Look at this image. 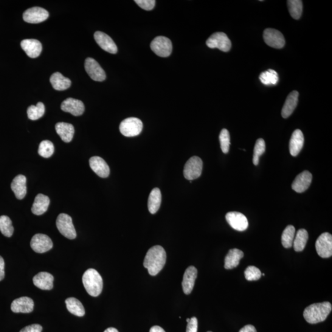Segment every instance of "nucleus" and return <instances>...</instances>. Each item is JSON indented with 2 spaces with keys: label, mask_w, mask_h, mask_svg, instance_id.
Masks as SVG:
<instances>
[{
  "label": "nucleus",
  "mask_w": 332,
  "mask_h": 332,
  "mask_svg": "<svg viewBox=\"0 0 332 332\" xmlns=\"http://www.w3.org/2000/svg\"><path fill=\"white\" fill-rule=\"evenodd\" d=\"M245 278L249 281H258L261 275L260 270L254 266L247 267L244 271Z\"/></svg>",
  "instance_id": "a19ab883"
},
{
  "label": "nucleus",
  "mask_w": 332,
  "mask_h": 332,
  "mask_svg": "<svg viewBox=\"0 0 332 332\" xmlns=\"http://www.w3.org/2000/svg\"><path fill=\"white\" fill-rule=\"evenodd\" d=\"M206 44L211 49L217 48L224 52L229 51L232 47V42L223 32L213 33L206 41Z\"/></svg>",
  "instance_id": "6e6552de"
},
{
  "label": "nucleus",
  "mask_w": 332,
  "mask_h": 332,
  "mask_svg": "<svg viewBox=\"0 0 332 332\" xmlns=\"http://www.w3.org/2000/svg\"><path fill=\"white\" fill-rule=\"evenodd\" d=\"M190 320V319H188H188H187V322H189Z\"/></svg>",
  "instance_id": "8fccbe9b"
},
{
  "label": "nucleus",
  "mask_w": 332,
  "mask_h": 332,
  "mask_svg": "<svg viewBox=\"0 0 332 332\" xmlns=\"http://www.w3.org/2000/svg\"><path fill=\"white\" fill-rule=\"evenodd\" d=\"M56 226L59 232L69 240H74L77 237V233L73 224L71 216L66 213H61L56 220Z\"/></svg>",
  "instance_id": "39448f33"
},
{
  "label": "nucleus",
  "mask_w": 332,
  "mask_h": 332,
  "mask_svg": "<svg viewBox=\"0 0 332 332\" xmlns=\"http://www.w3.org/2000/svg\"><path fill=\"white\" fill-rule=\"evenodd\" d=\"M332 306L330 302L314 303L305 308L303 316L306 321L311 324L322 322L327 319L331 311Z\"/></svg>",
  "instance_id": "f03ea898"
},
{
  "label": "nucleus",
  "mask_w": 332,
  "mask_h": 332,
  "mask_svg": "<svg viewBox=\"0 0 332 332\" xmlns=\"http://www.w3.org/2000/svg\"><path fill=\"white\" fill-rule=\"evenodd\" d=\"M0 232L6 237L10 238L13 236L14 228L9 216H0Z\"/></svg>",
  "instance_id": "c9c22d12"
},
{
  "label": "nucleus",
  "mask_w": 332,
  "mask_h": 332,
  "mask_svg": "<svg viewBox=\"0 0 332 332\" xmlns=\"http://www.w3.org/2000/svg\"><path fill=\"white\" fill-rule=\"evenodd\" d=\"M317 254L323 258L332 255V236L330 233H323L318 238L316 243Z\"/></svg>",
  "instance_id": "1a4fd4ad"
},
{
  "label": "nucleus",
  "mask_w": 332,
  "mask_h": 332,
  "mask_svg": "<svg viewBox=\"0 0 332 332\" xmlns=\"http://www.w3.org/2000/svg\"><path fill=\"white\" fill-rule=\"evenodd\" d=\"M143 129V123L139 118H126L121 123L120 131L124 136L131 137L139 136Z\"/></svg>",
  "instance_id": "20e7f679"
},
{
  "label": "nucleus",
  "mask_w": 332,
  "mask_h": 332,
  "mask_svg": "<svg viewBox=\"0 0 332 332\" xmlns=\"http://www.w3.org/2000/svg\"><path fill=\"white\" fill-rule=\"evenodd\" d=\"M266 145L263 139H259L255 143L254 156H253V163L257 165L259 163V158L265 152Z\"/></svg>",
  "instance_id": "58836bf2"
},
{
  "label": "nucleus",
  "mask_w": 332,
  "mask_h": 332,
  "mask_svg": "<svg viewBox=\"0 0 332 332\" xmlns=\"http://www.w3.org/2000/svg\"><path fill=\"white\" fill-rule=\"evenodd\" d=\"M34 302L32 298L22 297L17 298L11 303V310L15 313H30L33 310Z\"/></svg>",
  "instance_id": "2eb2a0df"
},
{
  "label": "nucleus",
  "mask_w": 332,
  "mask_h": 332,
  "mask_svg": "<svg viewBox=\"0 0 332 332\" xmlns=\"http://www.w3.org/2000/svg\"><path fill=\"white\" fill-rule=\"evenodd\" d=\"M259 78L261 83L267 86L275 85L279 81L278 73L271 69L261 73Z\"/></svg>",
  "instance_id": "72a5a7b5"
},
{
  "label": "nucleus",
  "mask_w": 332,
  "mask_h": 332,
  "mask_svg": "<svg viewBox=\"0 0 332 332\" xmlns=\"http://www.w3.org/2000/svg\"><path fill=\"white\" fill-rule=\"evenodd\" d=\"M54 277L47 272H41L35 275L33 282L36 287L44 291H49L53 288Z\"/></svg>",
  "instance_id": "5701e85b"
},
{
  "label": "nucleus",
  "mask_w": 332,
  "mask_h": 332,
  "mask_svg": "<svg viewBox=\"0 0 332 332\" xmlns=\"http://www.w3.org/2000/svg\"><path fill=\"white\" fill-rule=\"evenodd\" d=\"M197 275L198 270L195 266H191L186 269L182 284L183 291L186 295H189L193 291Z\"/></svg>",
  "instance_id": "a211bd4d"
},
{
  "label": "nucleus",
  "mask_w": 332,
  "mask_h": 332,
  "mask_svg": "<svg viewBox=\"0 0 332 332\" xmlns=\"http://www.w3.org/2000/svg\"><path fill=\"white\" fill-rule=\"evenodd\" d=\"M54 147L49 140H43L39 144L38 154L45 158H48L54 153Z\"/></svg>",
  "instance_id": "4c0bfd02"
},
{
  "label": "nucleus",
  "mask_w": 332,
  "mask_h": 332,
  "mask_svg": "<svg viewBox=\"0 0 332 332\" xmlns=\"http://www.w3.org/2000/svg\"><path fill=\"white\" fill-rule=\"evenodd\" d=\"M311 173L308 171H303V173L298 175L294 181L292 183V188L297 193H303L310 186L312 182Z\"/></svg>",
  "instance_id": "f3484780"
},
{
  "label": "nucleus",
  "mask_w": 332,
  "mask_h": 332,
  "mask_svg": "<svg viewBox=\"0 0 332 332\" xmlns=\"http://www.w3.org/2000/svg\"><path fill=\"white\" fill-rule=\"evenodd\" d=\"M262 275H263V276H264V273H263V274H262Z\"/></svg>",
  "instance_id": "3c124183"
},
{
  "label": "nucleus",
  "mask_w": 332,
  "mask_h": 332,
  "mask_svg": "<svg viewBox=\"0 0 332 332\" xmlns=\"http://www.w3.org/2000/svg\"><path fill=\"white\" fill-rule=\"evenodd\" d=\"M27 179L23 175H19L14 179L11 183V189H12L17 199H22L24 198L27 194Z\"/></svg>",
  "instance_id": "b1692460"
},
{
  "label": "nucleus",
  "mask_w": 332,
  "mask_h": 332,
  "mask_svg": "<svg viewBox=\"0 0 332 332\" xmlns=\"http://www.w3.org/2000/svg\"><path fill=\"white\" fill-rule=\"evenodd\" d=\"M56 130L64 142L69 143L72 141L75 133L74 126L67 123H58L56 125Z\"/></svg>",
  "instance_id": "bb28decb"
},
{
  "label": "nucleus",
  "mask_w": 332,
  "mask_h": 332,
  "mask_svg": "<svg viewBox=\"0 0 332 332\" xmlns=\"http://www.w3.org/2000/svg\"><path fill=\"white\" fill-rule=\"evenodd\" d=\"M166 252L160 246H154L148 250L146 254L143 266L151 275H156L161 271L166 262Z\"/></svg>",
  "instance_id": "f257e3e1"
},
{
  "label": "nucleus",
  "mask_w": 332,
  "mask_h": 332,
  "mask_svg": "<svg viewBox=\"0 0 332 332\" xmlns=\"http://www.w3.org/2000/svg\"><path fill=\"white\" fill-rule=\"evenodd\" d=\"M85 70L92 80L95 81H103L105 80V71L101 67L99 64L95 59L87 58L84 64Z\"/></svg>",
  "instance_id": "9b49d317"
},
{
  "label": "nucleus",
  "mask_w": 332,
  "mask_h": 332,
  "mask_svg": "<svg viewBox=\"0 0 332 332\" xmlns=\"http://www.w3.org/2000/svg\"><path fill=\"white\" fill-rule=\"evenodd\" d=\"M295 235V229L294 226L289 225L286 228L283 233L282 238H281L284 247L289 249L293 246Z\"/></svg>",
  "instance_id": "473e14b6"
},
{
  "label": "nucleus",
  "mask_w": 332,
  "mask_h": 332,
  "mask_svg": "<svg viewBox=\"0 0 332 332\" xmlns=\"http://www.w3.org/2000/svg\"><path fill=\"white\" fill-rule=\"evenodd\" d=\"M198 322L195 317L191 318L190 321L188 322L187 332L198 331Z\"/></svg>",
  "instance_id": "37998d69"
},
{
  "label": "nucleus",
  "mask_w": 332,
  "mask_h": 332,
  "mask_svg": "<svg viewBox=\"0 0 332 332\" xmlns=\"http://www.w3.org/2000/svg\"><path fill=\"white\" fill-rule=\"evenodd\" d=\"M49 18V13L40 7H33L25 11L23 15L25 22L30 24H39Z\"/></svg>",
  "instance_id": "9d476101"
},
{
  "label": "nucleus",
  "mask_w": 332,
  "mask_h": 332,
  "mask_svg": "<svg viewBox=\"0 0 332 332\" xmlns=\"http://www.w3.org/2000/svg\"><path fill=\"white\" fill-rule=\"evenodd\" d=\"M135 2L142 9L146 11H151L155 6L156 1L154 0H136Z\"/></svg>",
  "instance_id": "79ce46f5"
},
{
  "label": "nucleus",
  "mask_w": 332,
  "mask_h": 332,
  "mask_svg": "<svg viewBox=\"0 0 332 332\" xmlns=\"http://www.w3.org/2000/svg\"><path fill=\"white\" fill-rule=\"evenodd\" d=\"M207 332H212V331H207Z\"/></svg>",
  "instance_id": "603ef678"
},
{
  "label": "nucleus",
  "mask_w": 332,
  "mask_h": 332,
  "mask_svg": "<svg viewBox=\"0 0 332 332\" xmlns=\"http://www.w3.org/2000/svg\"><path fill=\"white\" fill-rule=\"evenodd\" d=\"M66 303L67 308L70 313L78 317H82L85 314V309L83 304L77 298L74 297L67 298Z\"/></svg>",
  "instance_id": "7c9ffc66"
},
{
  "label": "nucleus",
  "mask_w": 332,
  "mask_h": 332,
  "mask_svg": "<svg viewBox=\"0 0 332 332\" xmlns=\"http://www.w3.org/2000/svg\"><path fill=\"white\" fill-rule=\"evenodd\" d=\"M239 332H257L255 327L252 325H247L242 328Z\"/></svg>",
  "instance_id": "49530a36"
},
{
  "label": "nucleus",
  "mask_w": 332,
  "mask_h": 332,
  "mask_svg": "<svg viewBox=\"0 0 332 332\" xmlns=\"http://www.w3.org/2000/svg\"><path fill=\"white\" fill-rule=\"evenodd\" d=\"M43 327L39 324H32L22 328L19 332H41Z\"/></svg>",
  "instance_id": "c03bdc74"
},
{
  "label": "nucleus",
  "mask_w": 332,
  "mask_h": 332,
  "mask_svg": "<svg viewBox=\"0 0 332 332\" xmlns=\"http://www.w3.org/2000/svg\"><path fill=\"white\" fill-rule=\"evenodd\" d=\"M202 166L203 163L200 157H191L185 165L184 170L185 178L188 181H193L199 178L202 174Z\"/></svg>",
  "instance_id": "0eeeda50"
},
{
  "label": "nucleus",
  "mask_w": 332,
  "mask_h": 332,
  "mask_svg": "<svg viewBox=\"0 0 332 332\" xmlns=\"http://www.w3.org/2000/svg\"><path fill=\"white\" fill-rule=\"evenodd\" d=\"M150 332H165L162 328L159 326H153L150 328Z\"/></svg>",
  "instance_id": "de8ad7c7"
},
{
  "label": "nucleus",
  "mask_w": 332,
  "mask_h": 332,
  "mask_svg": "<svg viewBox=\"0 0 332 332\" xmlns=\"http://www.w3.org/2000/svg\"><path fill=\"white\" fill-rule=\"evenodd\" d=\"M22 49L30 58H38L41 54L42 44L37 39H27L22 40L21 43Z\"/></svg>",
  "instance_id": "aec40b11"
},
{
  "label": "nucleus",
  "mask_w": 332,
  "mask_h": 332,
  "mask_svg": "<svg viewBox=\"0 0 332 332\" xmlns=\"http://www.w3.org/2000/svg\"><path fill=\"white\" fill-rule=\"evenodd\" d=\"M298 96H299V93L297 91L290 93L286 98L282 109V113H281L284 118H288L291 116L295 109L296 108L298 102Z\"/></svg>",
  "instance_id": "393cba45"
},
{
  "label": "nucleus",
  "mask_w": 332,
  "mask_h": 332,
  "mask_svg": "<svg viewBox=\"0 0 332 332\" xmlns=\"http://www.w3.org/2000/svg\"><path fill=\"white\" fill-rule=\"evenodd\" d=\"M308 240V233L305 229L298 231L295 238H294L293 246L296 252H302L305 249L306 243Z\"/></svg>",
  "instance_id": "2f4dec72"
},
{
  "label": "nucleus",
  "mask_w": 332,
  "mask_h": 332,
  "mask_svg": "<svg viewBox=\"0 0 332 332\" xmlns=\"http://www.w3.org/2000/svg\"><path fill=\"white\" fill-rule=\"evenodd\" d=\"M151 49L157 56L161 58H167L173 51V44L170 39L165 36H157L151 41Z\"/></svg>",
  "instance_id": "423d86ee"
},
{
  "label": "nucleus",
  "mask_w": 332,
  "mask_h": 332,
  "mask_svg": "<svg viewBox=\"0 0 332 332\" xmlns=\"http://www.w3.org/2000/svg\"><path fill=\"white\" fill-rule=\"evenodd\" d=\"M219 139H220L222 151L225 154L229 153L230 147V135L227 129H222Z\"/></svg>",
  "instance_id": "ea45409f"
},
{
  "label": "nucleus",
  "mask_w": 332,
  "mask_h": 332,
  "mask_svg": "<svg viewBox=\"0 0 332 332\" xmlns=\"http://www.w3.org/2000/svg\"><path fill=\"white\" fill-rule=\"evenodd\" d=\"M30 246L35 252L43 254L52 248L53 243L48 236L36 234L31 240Z\"/></svg>",
  "instance_id": "ddd939ff"
},
{
  "label": "nucleus",
  "mask_w": 332,
  "mask_h": 332,
  "mask_svg": "<svg viewBox=\"0 0 332 332\" xmlns=\"http://www.w3.org/2000/svg\"><path fill=\"white\" fill-rule=\"evenodd\" d=\"M288 9L290 15L295 19H299L303 12L302 1L300 0H289L288 1Z\"/></svg>",
  "instance_id": "f704fd0d"
},
{
  "label": "nucleus",
  "mask_w": 332,
  "mask_h": 332,
  "mask_svg": "<svg viewBox=\"0 0 332 332\" xmlns=\"http://www.w3.org/2000/svg\"><path fill=\"white\" fill-rule=\"evenodd\" d=\"M90 167L98 176L102 178H106L109 175V168L106 162L102 157H92L89 159Z\"/></svg>",
  "instance_id": "412c9836"
},
{
  "label": "nucleus",
  "mask_w": 332,
  "mask_h": 332,
  "mask_svg": "<svg viewBox=\"0 0 332 332\" xmlns=\"http://www.w3.org/2000/svg\"><path fill=\"white\" fill-rule=\"evenodd\" d=\"M83 283L86 291L92 297H98L103 289L102 278L94 269L86 270L83 275Z\"/></svg>",
  "instance_id": "7ed1b4c3"
},
{
  "label": "nucleus",
  "mask_w": 332,
  "mask_h": 332,
  "mask_svg": "<svg viewBox=\"0 0 332 332\" xmlns=\"http://www.w3.org/2000/svg\"><path fill=\"white\" fill-rule=\"evenodd\" d=\"M5 261L1 256H0V281L5 278Z\"/></svg>",
  "instance_id": "a18cd8bd"
},
{
  "label": "nucleus",
  "mask_w": 332,
  "mask_h": 332,
  "mask_svg": "<svg viewBox=\"0 0 332 332\" xmlns=\"http://www.w3.org/2000/svg\"><path fill=\"white\" fill-rule=\"evenodd\" d=\"M94 39L98 46L105 51L111 54L117 53L118 48L116 44L106 33L98 31L94 33Z\"/></svg>",
  "instance_id": "dca6fc26"
},
{
  "label": "nucleus",
  "mask_w": 332,
  "mask_h": 332,
  "mask_svg": "<svg viewBox=\"0 0 332 332\" xmlns=\"http://www.w3.org/2000/svg\"><path fill=\"white\" fill-rule=\"evenodd\" d=\"M161 193L159 188H154L151 191L148 201V210L152 214H154L158 211L161 203Z\"/></svg>",
  "instance_id": "c756f323"
},
{
  "label": "nucleus",
  "mask_w": 332,
  "mask_h": 332,
  "mask_svg": "<svg viewBox=\"0 0 332 332\" xmlns=\"http://www.w3.org/2000/svg\"><path fill=\"white\" fill-rule=\"evenodd\" d=\"M50 204V199L48 196L38 194L35 197L34 202L32 207V212L36 215H43L46 212Z\"/></svg>",
  "instance_id": "a878e982"
},
{
  "label": "nucleus",
  "mask_w": 332,
  "mask_h": 332,
  "mask_svg": "<svg viewBox=\"0 0 332 332\" xmlns=\"http://www.w3.org/2000/svg\"><path fill=\"white\" fill-rule=\"evenodd\" d=\"M61 109L65 112L70 113L74 116L78 117L83 114L84 105L81 100L69 98L62 103Z\"/></svg>",
  "instance_id": "6ab92c4d"
},
{
  "label": "nucleus",
  "mask_w": 332,
  "mask_h": 332,
  "mask_svg": "<svg viewBox=\"0 0 332 332\" xmlns=\"http://www.w3.org/2000/svg\"><path fill=\"white\" fill-rule=\"evenodd\" d=\"M244 252L240 249L230 250L225 259V268L232 269L236 268L239 265L240 260L244 257Z\"/></svg>",
  "instance_id": "cd10ccee"
},
{
  "label": "nucleus",
  "mask_w": 332,
  "mask_h": 332,
  "mask_svg": "<svg viewBox=\"0 0 332 332\" xmlns=\"http://www.w3.org/2000/svg\"><path fill=\"white\" fill-rule=\"evenodd\" d=\"M50 82L51 83L53 88L57 91H64L69 89L71 86L72 81L70 79L64 77L59 72L54 73L50 78Z\"/></svg>",
  "instance_id": "c85d7f7f"
},
{
  "label": "nucleus",
  "mask_w": 332,
  "mask_h": 332,
  "mask_svg": "<svg viewBox=\"0 0 332 332\" xmlns=\"http://www.w3.org/2000/svg\"><path fill=\"white\" fill-rule=\"evenodd\" d=\"M304 136L302 131L300 129L295 130L292 135L289 143V150L292 156H297L300 153L303 147Z\"/></svg>",
  "instance_id": "4be33fe9"
},
{
  "label": "nucleus",
  "mask_w": 332,
  "mask_h": 332,
  "mask_svg": "<svg viewBox=\"0 0 332 332\" xmlns=\"http://www.w3.org/2000/svg\"><path fill=\"white\" fill-rule=\"evenodd\" d=\"M263 39L266 44L275 49L283 48L286 43L282 33L275 29H267L264 30Z\"/></svg>",
  "instance_id": "f8f14e48"
},
{
  "label": "nucleus",
  "mask_w": 332,
  "mask_h": 332,
  "mask_svg": "<svg viewBox=\"0 0 332 332\" xmlns=\"http://www.w3.org/2000/svg\"><path fill=\"white\" fill-rule=\"evenodd\" d=\"M226 220L233 229L244 232L249 226L247 218L243 213L238 212H230L227 213L225 216Z\"/></svg>",
  "instance_id": "4468645a"
},
{
  "label": "nucleus",
  "mask_w": 332,
  "mask_h": 332,
  "mask_svg": "<svg viewBox=\"0 0 332 332\" xmlns=\"http://www.w3.org/2000/svg\"><path fill=\"white\" fill-rule=\"evenodd\" d=\"M44 112L45 106L44 104L42 102H38L36 106L31 105L28 108V117L31 120H37L43 116Z\"/></svg>",
  "instance_id": "e433bc0d"
},
{
  "label": "nucleus",
  "mask_w": 332,
  "mask_h": 332,
  "mask_svg": "<svg viewBox=\"0 0 332 332\" xmlns=\"http://www.w3.org/2000/svg\"><path fill=\"white\" fill-rule=\"evenodd\" d=\"M104 332H119V331H118V330L116 328L110 327L106 329V330L104 331Z\"/></svg>",
  "instance_id": "09e8293b"
}]
</instances>
